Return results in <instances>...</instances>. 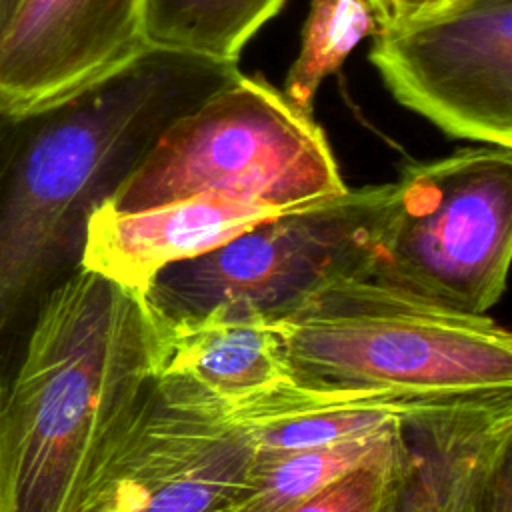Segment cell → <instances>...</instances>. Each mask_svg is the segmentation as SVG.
<instances>
[{
    "instance_id": "obj_17",
    "label": "cell",
    "mask_w": 512,
    "mask_h": 512,
    "mask_svg": "<svg viewBox=\"0 0 512 512\" xmlns=\"http://www.w3.org/2000/svg\"><path fill=\"white\" fill-rule=\"evenodd\" d=\"M484 512H512V480L504 482L490 498Z\"/></svg>"
},
{
    "instance_id": "obj_15",
    "label": "cell",
    "mask_w": 512,
    "mask_h": 512,
    "mask_svg": "<svg viewBox=\"0 0 512 512\" xmlns=\"http://www.w3.org/2000/svg\"><path fill=\"white\" fill-rule=\"evenodd\" d=\"M408 458V436L302 500L290 512H392Z\"/></svg>"
},
{
    "instance_id": "obj_4",
    "label": "cell",
    "mask_w": 512,
    "mask_h": 512,
    "mask_svg": "<svg viewBox=\"0 0 512 512\" xmlns=\"http://www.w3.org/2000/svg\"><path fill=\"white\" fill-rule=\"evenodd\" d=\"M346 190L312 112L240 72L178 118L104 204L132 212L216 194L298 210Z\"/></svg>"
},
{
    "instance_id": "obj_14",
    "label": "cell",
    "mask_w": 512,
    "mask_h": 512,
    "mask_svg": "<svg viewBox=\"0 0 512 512\" xmlns=\"http://www.w3.org/2000/svg\"><path fill=\"white\" fill-rule=\"evenodd\" d=\"M376 32L378 24L366 0H312L300 52L286 74L284 94L312 112L324 78L338 72L358 42Z\"/></svg>"
},
{
    "instance_id": "obj_7",
    "label": "cell",
    "mask_w": 512,
    "mask_h": 512,
    "mask_svg": "<svg viewBox=\"0 0 512 512\" xmlns=\"http://www.w3.org/2000/svg\"><path fill=\"white\" fill-rule=\"evenodd\" d=\"M254 452L212 400L152 380L76 512H214L244 492Z\"/></svg>"
},
{
    "instance_id": "obj_10",
    "label": "cell",
    "mask_w": 512,
    "mask_h": 512,
    "mask_svg": "<svg viewBox=\"0 0 512 512\" xmlns=\"http://www.w3.org/2000/svg\"><path fill=\"white\" fill-rule=\"evenodd\" d=\"M286 212L292 210L216 194L132 212H120L102 202L88 216L76 266L144 292L166 266L210 252Z\"/></svg>"
},
{
    "instance_id": "obj_13",
    "label": "cell",
    "mask_w": 512,
    "mask_h": 512,
    "mask_svg": "<svg viewBox=\"0 0 512 512\" xmlns=\"http://www.w3.org/2000/svg\"><path fill=\"white\" fill-rule=\"evenodd\" d=\"M286 0H142L148 48L238 62L246 42Z\"/></svg>"
},
{
    "instance_id": "obj_2",
    "label": "cell",
    "mask_w": 512,
    "mask_h": 512,
    "mask_svg": "<svg viewBox=\"0 0 512 512\" xmlns=\"http://www.w3.org/2000/svg\"><path fill=\"white\" fill-rule=\"evenodd\" d=\"M152 380L144 294L76 266L40 300L0 382V512H76Z\"/></svg>"
},
{
    "instance_id": "obj_5",
    "label": "cell",
    "mask_w": 512,
    "mask_h": 512,
    "mask_svg": "<svg viewBox=\"0 0 512 512\" xmlns=\"http://www.w3.org/2000/svg\"><path fill=\"white\" fill-rule=\"evenodd\" d=\"M512 254V148L410 162L352 270L428 302L488 314Z\"/></svg>"
},
{
    "instance_id": "obj_8",
    "label": "cell",
    "mask_w": 512,
    "mask_h": 512,
    "mask_svg": "<svg viewBox=\"0 0 512 512\" xmlns=\"http://www.w3.org/2000/svg\"><path fill=\"white\" fill-rule=\"evenodd\" d=\"M370 60L400 104L448 136L512 148V0H460L378 30Z\"/></svg>"
},
{
    "instance_id": "obj_12",
    "label": "cell",
    "mask_w": 512,
    "mask_h": 512,
    "mask_svg": "<svg viewBox=\"0 0 512 512\" xmlns=\"http://www.w3.org/2000/svg\"><path fill=\"white\" fill-rule=\"evenodd\" d=\"M406 426L306 450L254 452L244 492L214 512H290L340 474L392 450Z\"/></svg>"
},
{
    "instance_id": "obj_11",
    "label": "cell",
    "mask_w": 512,
    "mask_h": 512,
    "mask_svg": "<svg viewBox=\"0 0 512 512\" xmlns=\"http://www.w3.org/2000/svg\"><path fill=\"white\" fill-rule=\"evenodd\" d=\"M152 312V310H150ZM154 318V380L236 400L290 380L272 320L246 304Z\"/></svg>"
},
{
    "instance_id": "obj_19",
    "label": "cell",
    "mask_w": 512,
    "mask_h": 512,
    "mask_svg": "<svg viewBox=\"0 0 512 512\" xmlns=\"http://www.w3.org/2000/svg\"><path fill=\"white\" fill-rule=\"evenodd\" d=\"M16 4H18V0H0V34L6 28Z\"/></svg>"
},
{
    "instance_id": "obj_9",
    "label": "cell",
    "mask_w": 512,
    "mask_h": 512,
    "mask_svg": "<svg viewBox=\"0 0 512 512\" xmlns=\"http://www.w3.org/2000/svg\"><path fill=\"white\" fill-rule=\"evenodd\" d=\"M142 48V0H18L0 34V100L34 110Z\"/></svg>"
},
{
    "instance_id": "obj_3",
    "label": "cell",
    "mask_w": 512,
    "mask_h": 512,
    "mask_svg": "<svg viewBox=\"0 0 512 512\" xmlns=\"http://www.w3.org/2000/svg\"><path fill=\"white\" fill-rule=\"evenodd\" d=\"M294 384L434 396L512 392V336L470 314L340 270L270 316Z\"/></svg>"
},
{
    "instance_id": "obj_16",
    "label": "cell",
    "mask_w": 512,
    "mask_h": 512,
    "mask_svg": "<svg viewBox=\"0 0 512 512\" xmlns=\"http://www.w3.org/2000/svg\"><path fill=\"white\" fill-rule=\"evenodd\" d=\"M366 2L376 18L378 30H386V28L408 24L420 18L434 16L458 4L460 0H366Z\"/></svg>"
},
{
    "instance_id": "obj_6",
    "label": "cell",
    "mask_w": 512,
    "mask_h": 512,
    "mask_svg": "<svg viewBox=\"0 0 512 512\" xmlns=\"http://www.w3.org/2000/svg\"><path fill=\"white\" fill-rule=\"evenodd\" d=\"M364 186L268 218L226 244L160 270L144 300L158 316L200 314L246 304L272 316L340 270H352L390 196Z\"/></svg>"
},
{
    "instance_id": "obj_18",
    "label": "cell",
    "mask_w": 512,
    "mask_h": 512,
    "mask_svg": "<svg viewBox=\"0 0 512 512\" xmlns=\"http://www.w3.org/2000/svg\"><path fill=\"white\" fill-rule=\"evenodd\" d=\"M14 116H16V112H12V110L0 100V158H2V150H4V144H6L8 132H10V126H12V122H14Z\"/></svg>"
},
{
    "instance_id": "obj_1",
    "label": "cell",
    "mask_w": 512,
    "mask_h": 512,
    "mask_svg": "<svg viewBox=\"0 0 512 512\" xmlns=\"http://www.w3.org/2000/svg\"><path fill=\"white\" fill-rule=\"evenodd\" d=\"M238 74L236 62L146 46L14 116L0 158V350L62 264L80 256L92 210L178 118Z\"/></svg>"
}]
</instances>
